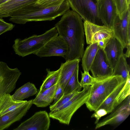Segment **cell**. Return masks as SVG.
<instances>
[{"mask_svg": "<svg viewBox=\"0 0 130 130\" xmlns=\"http://www.w3.org/2000/svg\"><path fill=\"white\" fill-rule=\"evenodd\" d=\"M55 25L58 35L67 42L69 51L66 61L82 58L85 43L84 23L79 15L68 10Z\"/></svg>", "mask_w": 130, "mask_h": 130, "instance_id": "1", "label": "cell"}, {"mask_svg": "<svg viewBox=\"0 0 130 130\" xmlns=\"http://www.w3.org/2000/svg\"><path fill=\"white\" fill-rule=\"evenodd\" d=\"M34 4L26 6L14 12L9 17V20L23 24L29 22L51 21L62 15L70 7L67 0L60 4L45 7Z\"/></svg>", "mask_w": 130, "mask_h": 130, "instance_id": "2", "label": "cell"}, {"mask_svg": "<svg viewBox=\"0 0 130 130\" xmlns=\"http://www.w3.org/2000/svg\"><path fill=\"white\" fill-rule=\"evenodd\" d=\"M124 81L119 75L111 76L107 78L97 79L90 86V93L85 103L90 111H96L110 94Z\"/></svg>", "mask_w": 130, "mask_h": 130, "instance_id": "3", "label": "cell"}, {"mask_svg": "<svg viewBox=\"0 0 130 130\" xmlns=\"http://www.w3.org/2000/svg\"><path fill=\"white\" fill-rule=\"evenodd\" d=\"M58 35L54 27L40 35H34L23 40L17 39L12 47L16 54L23 57L35 54L49 40Z\"/></svg>", "mask_w": 130, "mask_h": 130, "instance_id": "4", "label": "cell"}, {"mask_svg": "<svg viewBox=\"0 0 130 130\" xmlns=\"http://www.w3.org/2000/svg\"><path fill=\"white\" fill-rule=\"evenodd\" d=\"M67 103L58 108L50 111V118L58 120L60 123L69 125L75 112L85 104L90 93V86H85Z\"/></svg>", "mask_w": 130, "mask_h": 130, "instance_id": "5", "label": "cell"}, {"mask_svg": "<svg viewBox=\"0 0 130 130\" xmlns=\"http://www.w3.org/2000/svg\"><path fill=\"white\" fill-rule=\"evenodd\" d=\"M72 10L84 21L99 25H103L97 15V0H67Z\"/></svg>", "mask_w": 130, "mask_h": 130, "instance_id": "6", "label": "cell"}, {"mask_svg": "<svg viewBox=\"0 0 130 130\" xmlns=\"http://www.w3.org/2000/svg\"><path fill=\"white\" fill-rule=\"evenodd\" d=\"M21 74L17 68H10L0 61V100L5 94H10L14 90Z\"/></svg>", "mask_w": 130, "mask_h": 130, "instance_id": "7", "label": "cell"}, {"mask_svg": "<svg viewBox=\"0 0 130 130\" xmlns=\"http://www.w3.org/2000/svg\"><path fill=\"white\" fill-rule=\"evenodd\" d=\"M130 80L128 79L118 86L102 103L98 109L109 113L130 95Z\"/></svg>", "mask_w": 130, "mask_h": 130, "instance_id": "8", "label": "cell"}, {"mask_svg": "<svg viewBox=\"0 0 130 130\" xmlns=\"http://www.w3.org/2000/svg\"><path fill=\"white\" fill-rule=\"evenodd\" d=\"M112 29L114 36L121 43L124 49L130 48V8L122 19L117 15L114 21Z\"/></svg>", "mask_w": 130, "mask_h": 130, "instance_id": "9", "label": "cell"}, {"mask_svg": "<svg viewBox=\"0 0 130 130\" xmlns=\"http://www.w3.org/2000/svg\"><path fill=\"white\" fill-rule=\"evenodd\" d=\"M69 51L67 42L63 38L58 35L49 40L35 54L40 57L59 56L64 58Z\"/></svg>", "mask_w": 130, "mask_h": 130, "instance_id": "10", "label": "cell"}, {"mask_svg": "<svg viewBox=\"0 0 130 130\" xmlns=\"http://www.w3.org/2000/svg\"><path fill=\"white\" fill-rule=\"evenodd\" d=\"M84 30L87 44H90L114 36L112 29L104 25H97L87 21L84 22Z\"/></svg>", "mask_w": 130, "mask_h": 130, "instance_id": "11", "label": "cell"}, {"mask_svg": "<svg viewBox=\"0 0 130 130\" xmlns=\"http://www.w3.org/2000/svg\"><path fill=\"white\" fill-rule=\"evenodd\" d=\"M90 70L92 77L97 79L112 76L113 69L110 65L103 49L99 47Z\"/></svg>", "mask_w": 130, "mask_h": 130, "instance_id": "12", "label": "cell"}, {"mask_svg": "<svg viewBox=\"0 0 130 130\" xmlns=\"http://www.w3.org/2000/svg\"><path fill=\"white\" fill-rule=\"evenodd\" d=\"M130 95L116 107L108 116L96 123L95 129L105 125L120 123L123 121L130 113Z\"/></svg>", "mask_w": 130, "mask_h": 130, "instance_id": "13", "label": "cell"}, {"mask_svg": "<svg viewBox=\"0 0 130 130\" xmlns=\"http://www.w3.org/2000/svg\"><path fill=\"white\" fill-rule=\"evenodd\" d=\"M50 124L49 114L45 110L35 112L13 130H47Z\"/></svg>", "mask_w": 130, "mask_h": 130, "instance_id": "14", "label": "cell"}, {"mask_svg": "<svg viewBox=\"0 0 130 130\" xmlns=\"http://www.w3.org/2000/svg\"><path fill=\"white\" fill-rule=\"evenodd\" d=\"M96 9L98 17L103 25L112 28L117 15L113 0H97Z\"/></svg>", "mask_w": 130, "mask_h": 130, "instance_id": "15", "label": "cell"}, {"mask_svg": "<svg viewBox=\"0 0 130 130\" xmlns=\"http://www.w3.org/2000/svg\"><path fill=\"white\" fill-rule=\"evenodd\" d=\"M32 102L33 99L27 101L15 110L0 116V130L7 128L13 123L21 120L31 107Z\"/></svg>", "mask_w": 130, "mask_h": 130, "instance_id": "16", "label": "cell"}, {"mask_svg": "<svg viewBox=\"0 0 130 130\" xmlns=\"http://www.w3.org/2000/svg\"><path fill=\"white\" fill-rule=\"evenodd\" d=\"M124 49L120 42L113 36L104 49L107 58L113 69L120 57L124 54Z\"/></svg>", "mask_w": 130, "mask_h": 130, "instance_id": "17", "label": "cell"}, {"mask_svg": "<svg viewBox=\"0 0 130 130\" xmlns=\"http://www.w3.org/2000/svg\"><path fill=\"white\" fill-rule=\"evenodd\" d=\"M80 61V59H75L67 60L65 62L61 63L60 68L59 83L63 90L75 69L79 66Z\"/></svg>", "mask_w": 130, "mask_h": 130, "instance_id": "18", "label": "cell"}, {"mask_svg": "<svg viewBox=\"0 0 130 130\" xmlns=\"http://www.w3.org/2000/svg\"><path fill=\"white\" fill-rule=\"evenodd\" d=\"M59 81L51 88L46 90L40 91L36 98L33 99V104L37 107H44L49 105L54 101L56 90Z\"/></svg>", "mask_w": 130, "mask_h": 130, "instance_id": "19", "label": "cell"}, {"mask_svg": "<svg viewBox=\"0 0 130 130\" xmlns=\"http://www.w3.org/2000/svg\"><path fill=\"white\" fill-rule=\"evenodd\" d=\"M27 101L14 100L10 93L5 94L0 100V116L15 110L25 104Z\"/></svg>", "mask_w": 130, "mask_h": 130, "instance_id": "20", "label": "cell"}, {"mask_svg": "<svg viewBox=\"0 0 130 130\" xmlns=\"http://www.w3.org/2000/svg\"><path fill=\"white\" fill-rule=\"evenodd\" d=\"M84 53L82 57V64L84 71L90 70L91 66L99 48L97 42L89 44Z\"/></svg>", "mask_w": 130, "mask_h": 130, "instance_id": "21", "label": "cell"}, {"mask_svg": "<svg viewBox=\"0 0 130 130\" xmlns=\"http://www.w3.org/2000/svg\"><path fill=\"white\" fill-rule=\"evenodd\" d=\"M37 92V89L35 85L28 82L17 89L11 96L14 100L23 101L35 95Z\"/></svg>", "mask_w": 130, "mask_h": 130, "instance_id": "22", "label": "cell"}, {"mask_svg": "<svg viewBox=\"0 0 130 130\" xmlns=\"http://www.w3.org/2000/svg\"><path fill=\"white\" fill-rule=\"evenodd\" d=\"M126 58L124 53L121 56L113 69L112 75L120 76L125 80H126L130 76V67L127 63Z\"/></svg>", "mask_w": 130, "mask_h": 130, "instance_id": "23", "label": "cell"}, {"mask_svg": "<svg viewBox=\"0 0 130 130\" xmlns=\"http://www.w3.org/2000/svg\"><path fill=\"white\" fill-rule=\"evenodd\" d=\"M47 75L42 84L39 90L42 91L49 88L56 84L59 81L60 68L55 71H51L47 69Z\"/></svg>", "mask_w": 130, "mask_h": 130, "instance_id": "24", "label": "cell"}, {"mask_svg": "<svg viewBox=\"0 0 130 130\" xmlns=\"http://www.w3.org/2000/svg\"><path fill=\"white\" fill-rule=\"evenodd\" d=\"M78 71L79 66L75 69L64 88L63 95L71 93L78 87L81 86L78 79Z\"/></svg>", "mask_w": 130, "mask_h": 130, "instance_id": "25", "label": "cell"}, {"mask_svg": "<svg viewBox=\"0 0 130 130\" xmlns=\"http://www.w3.org/2000/svg\"><path fill=\"white\" fill-rule=\"evenodd\" d=\"M82 88V86H79L71 93L66 95H63L56 103L53 105L52 104L50 106V111L58 108L67 103L78 92L80 91Z\"/></svg>", "mask_w": 130, "mask_h": 130, "instance_id": "26", "label": "cell"}, {"mask_svg": "<svg viewBox=\"0 0 130 130\" xmlns=\"http://www.w3.org/2000/svg\"><path fill=\"white\" fill-rule=\"evenodd\" d=\"M116 8L117 13L122 19L127 10L130 8V0H113Z\"/></svg>", "mask_w": 130, "mask_h": 130, "instance_id": "27", "label": "cell"}, {"mask_svg": "<svg viewBox=\"0 0 130 130\" xmlns=\"http://www.w3.org/2000/svg\"><path fill=\"white\" fill-rule=\"evenodd\" d=\"M81 79L79 83L82 88L85 86L91 85L96 80L90 75L88 71H84L83 72L81 71Z\"/></svg>", "mask_w": 130, "mask_h": 130, "instance_id": "28", "label": "cell"}, {"mask_svg": "<svg viewBox=\"0 0 130 130\" xmlns=\"http://www.w3.org/2000/svg\"><path fill=\"white\" fill-rule=\"evenodd\" d=\"M65 0H38L34 5L45 7L57 5L62 3Z\"/></svg>", "mask_w": 130, "mask_h": 130, "instance_id": "29", "label": "cell"}, {"mask_svg": "<svg viewBox=\"0 0 130 130\" xmlns=\"http://www.w3.org/2000/svg\"><path fill=\"white\" fill-rule=\"evenodd\" d=\"M14 26V25L7 22L2 18H0V35L12 30Z\"/></svg>", "mask_w": 130, "mask_h": 130, "instance_id": "30", "label": "cell"}, {"mask_svg": "<svg viewBox=\"0 0 130 130\" xmlns=\"http://www.w3.org/2000/svg\"><path fill=\"white\" fill-rule=\"evenodd\" d=\"M63 89L60 85L59 81L55 93L54 101L52 104H55L60 99L63 95Z\"/></svg>", "mask_w": 130, "mask_h": 130, "instance_id": "31", "label": "cell"}, {"mask_svg": "<svg viewBox=\"0 0 130 130\" xmlns=\"http://www.w3.org/2000/svg\"><path fill=\"white\" fill-rule=\"evenodd\" d=\"M94 112L91 116L92 117L95 118L96 120L95 123H98L101 118L106 115L107 113L106 111L102 109H99L94 111Z\"/></svg>", "mask_w": 130, "mask_h": 130, "instance_id": "32", "label": "cell"}, {"mask_svg": "<svg viewBox=\"0 0 130 130\" xmlns=\"http://www.w3.org/2000/svg\"><path fill=\"white\" fill-rule=\"evenodd\" d=\"M110 39L102 40L98 41L97 43L99 47L104 50L107 43Z\"/></svg>", "mask_w": 130, "mask_h": 130, "instance_id": "33", "label": "cell"}, {"mask_svg": "<svg viewBox=\"0 0 130 130\" xmlns=\"http://www.w3.org/2000/svg\"><path fill=\"white\" fill-rule=\"evenodd\" d=\"M9 0H0V5L7 1Z\"/></svg>", "mask_w": 130, "mask_h": 130, "instance_id": "34", "label": "cell"}, {"mask_svg": "<svg viewBox=\"0 0 130 130\" xmlns=\"http://www.w3.org/2000/svg\"><path fill=\"white\" fill-rule=\"evenodd\" d=\"M10 0H9L8 1H10Z\"/></svg>", "mask_w": 130, "mask_h": 130, "instance_id": "35", "label": "cell"}, {"mask_svg": "<svg viewBox=\"0 0 130 130\" xmlns=\"http://www.w3.org/2000/svg\"><path fill=\"white\" fill-rule=\"evenodd\" d=\"M36 0V1H38V0Z\"/></svg>", "mask_w": 130, "mask_h": 130, "instance_id": "36", "label": "cell"}]
</instances>
